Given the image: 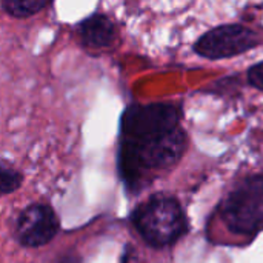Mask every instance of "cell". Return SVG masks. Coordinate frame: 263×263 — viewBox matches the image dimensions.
<instances>
[{
	"instance_id": "cell-1",
	"label": "cell",
	"mask_w": 263,
	"mask_h": 263,
	"mask_svg": "<svg viewBox=\"0 0 263 263\" xmlns=\"http://www.w3.org/2000/svg\"><path fill=\"white\" fill-rule=\"evenodd\" d=\"M186 145V133L180 126L142 139H122L119 168L123 182L129 190L140 188L151 173L176 166L185 154Z\"/></svg>"
},
{
	"instance_id": "cell-2",
	"label": "cell",
	"mask_w": 263,
	"mask_h": 263,
	"mask_svg": "<svg viewBox=\"0 0 263 263\" xmlns=\"http://www.w3.org/2000/svg\"><path fill=\"white\" fill-rule=\"evenodd\" d=\"M139 234L154 248L176 243L186 233V216L180 203L170 196H154L133 214Z\"/></svg>"
},
{
	"instance_id": "cell-3",
	"label": "cell",
	"mask_w": 263,
	"mask_h": 263,
	"mask_svg": "<svg viewBox=\"0 0 263 263\" xmlns=\"http://www.w3.org/2000/svg\"><path fill=\"white\" fill-rule=\"evenodd\" d=\"M222 220L239 236H254L263 230V176L243 179L225 199Z\"/></svg>"
},
{
	"instance_id": "cell-4",
	"label": "cell",
	"mask_w": 263,
	"mask_h": 263,
	"mask_svg": "<svg viewBox=\"0 0 263 263\" xmlns=\"http://www.w3.org/2000/svg\"><path fill=\"white\" fill-rule=\"evenodd\" d=\"M182 112L176 103L156 102L128 106L120 119L122 139H142L180 126Z\"/></svg>"
},
{
	"instance_id": "cell-5",
	"label": "cell",
	"mask_w": 263,
	"mask_h": 263,
	"mask_svg": "<svg viewBox=\"0 0 263 263\" xmlns=\"http://www.w3.org/2000/svg\"><path fill=\"white\" fill-rule=\"evenodd\" d=\"M260 45V37L240 23L220 25L197 39L194 51L200 57L220 60L240 55Z\"/></svg>"
},
{
	"instance_id": "cell-6",
	"label": "cell",
	"mask_w": 263,
	"mask_h": 263,
	"mask_svg": "<svg viewBox=\"0 0 263 263\" xmlns=\"http://www.w3.org/2000/svg\"><path fill=\"white\" fill-rule=\"evenodd\" d=\"M59 233V219L54 210L43 203L28 206L18 217L15 236L26 248H39L49 243Z\"/></svg>"
},
{
	"instance_id": "cell-7",
	"label": "cell",
	"mask_w": 263,
	"mask_h": 263,
	"mask_svg": "<svg viewBox=\"0 0 263 263\" xmlns=\"http://www.w3.org/2000/svg\"><path fill=\"white\" fill-rule=\"evenodd\" d=\"M77 34L83 46L89 49H103L116 42L117 25L109 15L94 12L79 23Z\"/></svg>"
},
{
	"instance_id": "cell-8",
	"label": "cell",
	"mask_w": 263,
	"mask_h": 263,
	"mask_svg": "<svg viewBox=\"0 0 263 263\" xmlns=\"http://www.w3.org/2000/svg\"><path fill=\"white\" fill-rule=\"evenodd\" d=\"M52 0H0L5 12L15 18H26L43 11Z\"/></svg>"
},
{
	"instance_id": "cell-9",
	"label": "cell",
	"mask_w": 263,
	"mask_h": 263,
	"mask_svg": "<svg viewBox=\"0 0 263 263\" xmlns=\"http://www.w3.org/2000/svg\"><path fill=\"white\" fill-rule=\"evenodd\" d=\"M23 176L9 163L0 160V196L11 194L22 186Z\"/></svg>"
},
{
	"instance_id": "cell-10",
	"label": "cell",
	"mask_w": 263,
	"mask_h": 263,
	"mask_svg": "<svg viewBox=\"0 0 263 263\" xmlns=\"http://www.w3.org/2000/svg\"><path fill=\"white\" fill-rule=\"evenodd\" d=\"M247 79H248V83L253 88L263 91V60L248 68Z\"/></svg>"
},
{
	"instance_id": "cell-11",
	"label": "cell",
	"mask_w": 263,
	"mask_h": 263,
	"mask_svg": "<svg viewBox=\"0 0 263 263\" xmlns=\"http://www.w3.org/2000/svg\"><path fill=\"white\" fill-rule=\"evenodd\" d=\"M122 263H137L134 251H126L122 257Z\"/></svg>"
}]
</instances>
